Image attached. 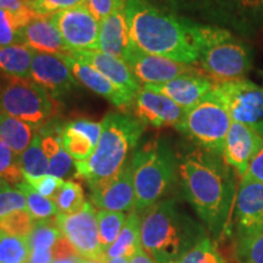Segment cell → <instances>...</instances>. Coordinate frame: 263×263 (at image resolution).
Here are the masks:
<instances>
[{
    "mask_svg": "<svg viewBox=\"0 0 263 263\" xmlns=\"http://www.w3.org/2000/svg\"><path fill=\"white\" fill-rule=\"evenodd\" d=\"M27 6V0H0V9L9 11H21Z\"/></svg>",
    "mask_w": 263,
    "mask_h": 263,
    "instance_id": "cell-47",
    "label": "cell"
},
{
    "mask_svg": "<svg viewBox=\"0 0 263 263\" xmlns=\"http://www.w3.org/2000/svg\"><path fill=\"white\" fill-rule=\"evenodd\" d=\"M103 124L80 118L62 124L59 138L64 149L72 159L84 161L89 159L100 139Z\"/></svg>",
    "mask_w": 263,
    "mask_h": 263,
    "instance_id": "cell-19",
    "label": "cell"
},
{
    "mask_svg": "<svg viewBox=\"0 0 263 263\" xmlns=\"http://www.w3.org/2000/svg\"><path fill=\"white\" fill-rule=\"evenodd\" d=\"M178 174L184 196L215 234L222 232L232 209L234 183L223 156L199 149L179 161Z\"/></svg>",
    "mask_w": 263,
    "mask_h": 263,
    "instance_id": "cell-1",
    "label": "cell"
},
{
    "mask_svg": "<svg viewBox=\"0 0 263 263\" xmlns=\"http://www.w3.org/2000/svg\"><path fill=\"white\" fill-rule=\"evenodd\" d=\"M261 74H262V81H263V72H262V73H261ZM262 87H263V84H262Z\"/></svg>",
    "mask_w": 263,
    "mask_h": 263,
    "instance_id": "cell-52",
    "label": "cell"
},
{
    "mask_svg": "<svg viewBox=\"0 0 263 263\" xmlns=\"http://www.w3.org/2000/svg\"><path fill=\"white\" fill-rule=\"evenodd\" d=\"M0 182L10 185H18L20 183L24 182L20 156L16 155L2 140H0Z\"/></svg>",
    "mask_w": 263,
    "mask_h": 263,
    "instance_id": "cell-36",
    "label": "cell"
},
{
    "mask_svg": "<svg viewBox=\"0 0 263 263\" xmlns=\"http://www.w3.org/2000/svg\"><path fill=\"white\" fill-rule=\"evenodd\" d=\"M24 180H26L35 192H38L43 196L49 197L52 201L65 182V180L50 176V174H45L39 178H25Z\"/></svg>",
    "mask_w": 263,
    "mask_h": 263,
    "instance_id": "cell-43",
    "label": "cell"
},
{
    "mask_svg": "<svg viewBox=\"0 0 263 263\" xmlns=\"http://www.w3.org/2000/svg\"><path fill=\"white\" fill-rule=\"evenodd\" d=\"M62 233L57 226V221L52 218L35 221L34 226L27 236L29 250L52 249L62 238Z\"/></svg>",
    "mask_w": 263,
    "mask_h": 263,
    "instance_id": "cell-32",
    "label": "cell"
},
{
    "mask_svg": "<svg viewBox=\"0 0 263 263\" xmlns=\"http://www.w3.org/2000/svg\"><path fill=\"white\" fill-rule=\"evenodd\" d=\"M37 15L29 8L28 3L25 9L17 12L0 9V45L22 44V29Z\"/></svg>",
    "mask_w": 263,
    "mask_h": 263,
    "instance_id": "cell-29",
    "label": "cell"
},
{
    "mask_svg": "<svg viewBox=\"0 0 263 263\" xmlns=\"http://www.w3.org/2000/svg\"><path fill=\"white\" fill-rule=\"evenodd\" d=\"M33 126L0 112V140L5 143L16 155H21L27 149L34 137Z\"/></svg>",
    "mask_w": 263,
    "mask_h": 263,
    "instance_id": "cell-28",
    "label": "cell"
},
{
    "mask_svg": "<svg viewBox=\"0 0 263 263\" xmlns=\"http://www.w3.org/2000/svg\"><path fill=\"white\" fill-rule=\"evenodd\" d=\"M188 29L199 54L197 64L215 83L241 80L252 68L251 49L227 28L188 18Z\"/></svg>",
    "mask_w": 263,
    "mask_h": 263,
    "instance_id": "cell-5",
    "label": "cell"
},
{
    "mask_svg": "<svg viewBox=\"0 0 263 263\" xmlns=\"http://www.w3.org/2000/svg\"><path fill=\"white\" fill-rule=\"evenodd\" d=\"M103 130L89 159L76 162V178L87 180L88 185L105 182L122 170L129 153L136 149L145 124L123 114H108Z\"/></svg>",
    "mask_w": 263,
    "mask_h": 263,
    "instance_id": "cell-4",
    "label": "cell"
},
{
    "mask_svg": "<svg viewBox=\"0 0 263 263\" xmlns=\"http://www.w3.org/2000/svg\"><path fill=\"white\" fill-rule=\"evenodd\" d=\"M0 112L37 127L54 116L57 103L33 81L6 77L0 80Z\"/></svg>",
    "mask_w": 263,
    "mask_h": 263,
    "instance_id": "cell-8",
    "label": "cell"
},
{
    "mask_svg": "<svg viewBox=\"0 0 263 263\" xmlns=\"http://www.w3.org/2000/svg\"><path fill=\"white\" fill-rule=\"evenodd\" d=\"M31 80L54 95L65 94L77 83L62 55L45 52H34L33 55Z\"/></svg>",
    "mask_w": 263,
    "mask_h": 263,
    "instance_id": "cell-17",
    "label": "cell"
},
{
    "mask_svg": "<svg viewBox=\"0 0 263 263\" xmlns=\"http://www.w3.org/2000/svg\"><path fill=\"white\" fill-rule=\"evenodd\" d=\"M29 254L27 238L0 230V263H28Z\"/></svg>",
    "mask_w": 263,
    "mask_h": 263,
    "instance_id": "cell-34",
    "label": "cell"
},
{
    "mask_svg": "<svg viewBox=\"0 0 263 263\" xmlns=\"http://www.w3.org/2000/svg\"><path fill=\"white\" fill-rule=\"evenodd\" d=\"M97 219L99 239H100L101 249H103L105 254V251L116 241L127 218L123 212L100 210V211L97 212Z\"/></svg>",
    "mask_w": 263,
    "mask_h": 263,
    "instance_id": "cell-31",
    "label": "cell"
},
{
    "mask_svg": "<svg viewBox=\"0 0 263 263\" xmlns=\"http://www.w3.org/2000/svg\"><path fill=\"white\" fill-rule=\"evenodd\" d=\"M68 55L80 61L87 62L101 74H104L107 80L112 82L121 90L126 91L132 97L136 98L138 91L141 89L139 81L137 80L126 62L121 59L99 50L70 51Z\"/></svg>",
    "mask_w": 263,
    "mask_h": 263,
    "instance_id": "cell-18",
    "label": "cell"
},
{
    "mask_svg": "<svg viewBox=\"0 0 263 263\" xmlns=\"http://www.w3.org/2000/svg\"><path fill=\"white\" fill-rule=\"evenodd\" d=\"M238 254L244 263H263V232L239 239Z\"/></svg>",
    "mask_w": 263,
    "mask_h": 263,
    "instance_id": "cell-40",
    "label": "cell"
},
{
    "mask_svg": "<svg viewBox=\"0 0 263 263\" xmlns=\"http://www.w3.org/2000/svg\"><path fill=\"white\" fill-rule=\"evenodd\" d=\"M70 51L98 50L100 21L84 4L51 15Z\"/></svg>",
    "mask_w": 263,
    "mask_h": 263,
    "instance_id": "cell-11",
    "label": "cell"
},
{
    "mask_svg": "<svg viewBox=\"0 0 263 263\" xmlns=\"http://www.w3.org/2000/svg\"><path fill=\"white\" fill-rule=\"evenodd\" d=\"M57 226L72 246L83 258H95L104 254L99 239L97 212L89 202L81 211L72 215H59L55 217Z\"/></svg>",
    "mask_w": 263,
    "mask_h": 263,
    "instance_id": "cell-12",
    "label": "cell"
},
{
    "mask_svg": "<svg viewBox=\"0 0 263 263\" xmlns=\"http://www.w3.org/2000/svg\"><path fill=\"white\" fill-rule=\"evenodd\" d=\"M163 2L173 8L205 10L212 12L213 15L221 16L226 21L224 0H163Z\"/></svg>",
    "mask_w": 263,
    "mask_h": 263,
    "instance_id": "cell-42",
    "label": "cell"
},
{
    "mask_svg": "<svg viewBox=\"0 0 263 263\" xmlns=\"http://www.w3.org/2000/svg\"><path fill=\"white\" fill-rule=\"evenodd\" d=\"M124 14L134 47L182 64H197L199 54L188 29V18L157 8L150 0H126Z\"/></svg>",
    "mask_w": 263,
    "mask_h": 263,
    "instance_id": "cell-2",
    "label": "cell"
},
{
    "mask_svg": "<svg viewBox=\"0 0 263 263\" xmlns=\"http://www.w3.org/2000/svg\"><path fill=\"white\" fill-rule=\"evenodd\" d=\"M108 259L105 257V255L103 254L101 256H99V257H95V258H85L83 259V262L82 263H107Z\"/></svg>",
    "mask_w": 263,
    "mask_h": 263,
    "instance_id": "cell-49",
    "label": "cell"
},
{
    "mask_svg": "<svg viewBox=\"0 0 263 263\" xmlns=\"http://www.w3.org/2000/svg\"><path fill=\"white\" fill-rule=\"evenodd\" d=\"M235 226L239 239L263 232V184L242 178L235 197Z\"/></svg>",
    "mask_w": 263,
    "mask_h": 263,
    "instance_id": "cell-13",
    "label": "cell"
},
{
    "mask_svg": "<svg viewBox=\"0 0 263 263\" xmlns=\"http://www.w3.org/2000/svg\"><path fill=\"white\" fill-rule=\"evenodd\" d=\"M59 130L60 127L48 128L44 126L42 129L43 133L39 134L42 137L43 150L48 157V174L64 180L72 174L76 177L73 173L76 163L67 151L62 147L59 138Z\"/></svg>",
    "mask_w": 263,
    "mask_h": 263,
    "instance_id": "cell-25",
    "label": "cell"
},
{
    "mask_svg": "<svg viewBox=\"0 0 263 263\" xmlns=\"http://www.w3.org/2000/svg\"><path fill=\"white\" fill-rule=\"evenodd\" d=\"M141 249L140 219L137 212H130L116 241L105 251L107 259L115 257L132 258Z\"/></svg>",
    "mask_w": 263,
    "mask_h": 263,
    "instance_id": "cell-27",
    "label": "cell"
},
{
    "mask_svg": "<svg viewBox=\"0 0 263 263\" xmlns=\"http://www.w3.org/2000/svg\"><path fill=\"white\" fill-rule=\"evenodd\" d=\"M124 62L136 76L139 83H144V85L166 83L183 76H207L201 68L196 66L182 64L159 55L147 54L139 50L134 45L127 54Z\"/></svg>",
    "mask_w": 263,
    "mask_h": 263,
    "instance_id": "cell-10",
    "label": "cell"
},
{
    "mask_svg": "<svg viewBox=\"0 0 263 263\" xmlns=\"http://www.w3.org/2000/svg\"><path fill=\"white\" fill-rule=\"evenodd\" d=\"M245 178L254 179L256 182L263 184V146L262 149L256 154V156L251 160L249 164L248 172L245 174ZM242 177V178H244Z\"/></svg>",
    "mask_w": 263,
    "mask_h": 263,
    "instance_id": "cell-45",
    "label": "cell"
},
{
    "mask_svg": "<svg viewBox=\"0 0 263 263\" xmlns=\"http://www.w3.org/2000/svg\"><path fill=\"white\" fill-rule=\"evenodd\" d=\"M34 223L29 211H17L0 221V230L11 235L27 238Z\"/></svg>",
    "mask_w": 263,
    "mask_h": 263,
    "instance_id": "cell-39",
    "label": "cell"
},
{
    "mask_svg": "<svg viewBox=\"0 0 263 263\" xmlns=\"http://www.w3.org/2000/svg\"><path fill=\"white\" fill-rule=\"evenodd\" d=\"M215 87V82L207 76H183L161 84H146L143 88L166 95L185 110L195 106Z\"/></svg>",
    "mask_w": 263,
    "mask_h": 263,
    "instance_id": "cell-20",
    "label": "cell"
},
{
    "mask_svg": "<svg viewBox=\"0 0 263 263\" xmlns=\"http://www.w3.org/2000/svg\"><path fill=\"white\" fill-rule=\"evenodd\" d=\"M20 164L25 178H39L48 174V157L42 146V137L35 133L29 146L20 155Z\"/></svg>",
    "mask_w": 263,
    "mask_h": 263,
    "instance_id": "cell-30",
    "label": "cell"
},
{
    "mask_svg": "<svg viewBox=\"0 0 263 263\" xmlns=\"http://www.w3.org/2000/svg\"><path fill=\"white\" fill-rule=\"evenodd\" d=\"M215 90L233 122L244 124L263 137V87L241 78L215 83Z\"/></svg>",
    "mask_w": 263,
    "mask_h": 263,
    "instance_id": "cell-9",
    "label": "cell"
},
{
    "mask_svg": "<svg viewBox=\"0 0 263 263\" xmlns=\"http://www.w3.org/2000/svg\"><path fill=\"white\" fill-rule=\"evenodd\" d=\"M21 41L35 52L55 55H68L70 52L50 16H35L22 29Z\"/></svg>",
    "mask_w": 263,
    "mask_h": 263,
    "instance_id": "cell-22",
    "label": "cell"
},
{
    "mask_svg": "<svg viewBox=\"0 0 263 263\" xmlns=\"http://www.w3.org/2000/svg\"><path fill=\"white\" fill-rule=\"evenodd\" d=\"M59 213L62 215H72L81 211L85 205L84 192L80 183L66 180L54 197Z\"/></svg>",
    "mask_w": 263,
    "mask_h": 263,
    "instance_id": "cell-35",
    "label": "cell"
},
{
    "mask_svg": "<svg viewBox=\"0 0 263 263\" xmlns=\"http://www.w3.org/2000/svg\"><path fill=\"white\" fill-rule=\"evenodd\" d=\"M173 263H226L212 240L205 236L197 244Z\"/></svg>",
    "mask_w": 263,
    "mask_h": 263,
    "instance_id": "cell-37",
    "label": "cell"
},
{
    "mask_svg": "<svg viewBox=\"0 0 263 263\" xmlns=\"http://www.w3.org/2000/svg\"><path fill=\"white\" fill-rule=\"evenodd\" d=\"M89 188L91 201L100 210L124 212L136 207V192L130 163L124 164L112 178L89 185Z\"/></svg>",
    "mask_w": 263,
    "mask_h": 263,
    "instance_id": "cell-14",
    "label": "cell"
},
{
    "mask_svg": "<svg viewBox=\"0 0 263 263\" xmlns=\"http://www.w3.org/2000/svg\"><path fill=\"white\" fill-rule=\"evenodd\" d=\"M85 6L99 21L124 9L126 0H85Z\"/></svg>",
    "mask_w": 263,
    "mask_h": 263,
    "instance_id": "cell-44",
    "label": "cell"
},
{
    "mask_svg": "<svg viewBox=\"0 0 263 263\" xmlns=\"http://www.w3.org/2000/svg\"><path fill=\"white\" fill-rule=\"evenodd\" d=\"M130 166L136 209L144 212L168 193L176 178V161L164 141L153 140L136 151Z\"/></svg>",
    "mask_w": 263,
    "mask_h": 263,
    "instance_id": "cell-6",
    "label": "cell"
},
{
    "mask_svg": "<svg viewBox=\"0 0 263 263\" xmlns=\"http://www.w3.org/2000/svg\"><path fill=\"white\" fill-rule=\"evenodd\" d=\"M132 47L133 44L129 39L124 9L101 20L98 43L99 51L124 61Z\"/></svg>",
    "mask_w": 263,
    "mask_h": 263,
    "instance_id": "cell-23",
    "label": "cell"
},
{
    "mask_svg": "<svg viewBox=\"0 0 263 263\" xmlns=\"http://www.w3.org/2000/svg\"><path fill=\"white\" fill-rule=\"evenodd\" d=\"M17 188L25 195L28 211L34 221L49 219L51 217L59 215L57 203L52 201L51 199H49V197L43 196L38 192H35L26 180L20 183Z\"/></svg>",
    "mask_w": 263,
    "mask_h": 263,
    "instance_id": "cell-33",
    "label": "cell"
},
{
    "mask_svg": "<svg viewBox=\"0 0 263 263\" xmlns=\"http://www.w3.org/2000/svg\"><path fill=\"white\" fill-rule=\"evenodd\" d=\"M262 146L263 137L261 134L244 124L233 122L224 141L223 159L242 178L248 172L251 160Z\"/></svg>",
    "mask_w": 263,
    "mask_h": 263,
    "instance_id": "cell-16",
    "label": "cell"
},
{
    "mask_svg": "<svg viewBox=\"0 0 263 263\" xmlns=\"http://www.w3.org/2000/svg\"><path fill=\"white\" fill-rule=\"evenodd\" d=\"M62 57H64L66 64L68 65L76 80L83 83L85 87L89 88L94 93L106 99L116 107L123 108L130 105L132 101L134 100V97L121 90L112 82L107 80L104 74H101L87 62L77 60L70 55H62Z\"/></svg>",
    "mask_w": 263,
    "mask_h": 263,
    "instance_id": "cell-21",
    "label": "cell"
},
{
    "mask_svg": "<svg viewBox=\"0 0 263 263\" xmlns=\"http://www.w3.org/2000/svg\"><path fill=\"white\" fill-rule=\"evenodd\" d=\"M34 51L25 44L0 45V72L8 77L28 80Z\"/></svg>",
    "mask_w": 263,
    "mask_h": 263,
    "instance_id": "cell-26",
    "label": "cell"
},
{
    "mask_svg": "<svg viewBox=\"0 0 263 263\" xmlns=\"http://www.w3.org/2000/svg\"><path fill=\"white\" fill-rule=\"evenodd\" d=\"M29 2H38V0H29Z\"/></svg>",
    "mask_w": 263,
    "mask_h": 263,
    "instance_id": "cell-51",
    "label": "cell"
},
{
    "mask_svg": "<svg viewBox=\"0 0 263 263\" xmlns=\"http://www.w3.org/2000/svg\"><path fill=\"white\" fill-rule=\"evenodd\" d=\"M129 263H156V262L154 261V259L151 258L145 251H144L143 248H141L139 251H138L137 254L130 258Z\"/></svg>",
    "mask_w": 263,
    "mask_h": 263,
    "instance_id": "cell-48",
    "label": "cell"
},
{
    "mask_svg": "<svg viewBox=\"0 0 263 263\" xmlns=\"http://www.w3.org/2000/svg\"><path fill=\"white\" fill-rule=\"evenodd\" d=\"M136 116L140 122L155 128H177L185 117V108L166 95L141 88L134 98Z\"/></svg>",
    "mask_w": 263,
    "mask_h": 263,
    "instance_id": "cell-15",
    "label": "cell"
},
{
    "mask_svg": "<svg viewBox=\"0 0 263 263\" xmlns=\"http://www.w3.org/2000/svg\"><path fill=\"white\" fill-rule=\"evenodd\" d=\"M232 123L228 108L213 87L200 103L186 111L177 129L201 149L223 156L224 141Z\"/></svg>",
    "mask_w": 263,
    "mask_h": 263,
    "instance_id": "cell-7",
    "label": "cell"
},
{
    "mask_svg": "<svg viewBox=\"0 0 263 263\" xmlns=\"http://www.w3.org/2000/svg\"><path fill=\"white\" fill-rule=\"evenodd\" d=\"M52 261H54L52 249H38L31 251L28 263H51Z\"/></svg>",
    "mask_w": 263,
    "mask_h": 263,
    "instance_id": "cell-46",
    "label": "cell"
},
{
    "mask_svg": "<svg viewBox=\"0 0 263 263\" xmlns=\"http://www.w3.org/2000/svg\"><path fill=\"white\" fill-rule=\"evenodd\" d=\"M203 228L166 199L144 211L140 219L141 248L156 263H173L205 238Z\"/></svg>",
    "mask_w": 263,
    "mask_h": 263,
    "instance_id": "cell-3",
    "label": "cell"
},
{
    "mask_svg": "<svg viewBox=\"0 0 263 263\" xmlns=\"http://www.w3.org/2000/svg\"><path fill=\"white\" fill-rule=\"evenodd\" d=\"M28 6L35 14L51 16L57 12L64 11V10L77 8L85 4V0H38V2H29L27 0Z\"/></svg>",
    "mask_w": 263,
    "mask_h": 263,
    "instance_id": "cell-41",
    "label": "cell"
},
{
    "mask_svg": "<svg viewBox=\"0 0 263 263\" xmlns=\"http://www.w3.org/2000/svg\"><path fill=\"white\" fill-rule=\"evenodd\" d=\"M130 258H127V257H115V258H111L108 259L107 263H129Z\"/></svg>",
    "mask_w": 263,
    "mask_h": 263,
    "instance_id": "cell-50",
    "label": "cell"
},
{
    "mask_svg": "<svg viewBox=\"0 0 263 263\" xmlns=\"http://www.w3.org/2000/svg\"><path fill=\"white\" fill-rule=\"evenodd\" d=\"M226 22L244 34L263 29V0H224Z\"/></svg>",
    "mask_w": 263,
    "mask_h": 263,
    "instance_id": "cell-24",
    "label": "cell"
},
{
    "mask_svg": "<svg viewBox=\"0 0 263 263\" xmlns=\"http://www.w3.org/2000/svg\"><path fill=\"white\" fill-rule=\"evenodd\" d=\"M17 211H28L25 195L20 189L0 182V221Z\"/></svg>",
    "mask_w": 263,
    "mask_h": 263,
    "instance_id": "cell-38",
    "label": "cell"
}]
</instances>
